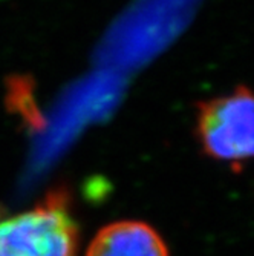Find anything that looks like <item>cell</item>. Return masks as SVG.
<instances>
[{"instance_id":"obj_1","label":"cell","mask_w":254,"mask_h":256,"mask_svg":"<svg viewBox=\"0 0 254 256\" xmlns=\"http://www.w3.org/2000/svg\"><path fill=\"white\" fill-rule=\"evenodd\" d=\"M196 110V136L204 154L242 169L254 150L251 90L239 84L232 94L198 102Z\"/></svg>"},{"instance_id":"obj_2","label":"cell","mask_w":254,"mask_h":256,"mask_svg":"<svg viewBox=\"0 0 254 256\" xmlns=\"http://www.w3.org/2000/svg\"><path fill=\"white\" fill-rule=\"evenodd\" d=\"M77 226L64 200L0 220V256H77Z\"/></svg>"},{"instance_id":"obj_3","label":"cell","mask_w":254,"mask_h":256,"mask_svg":"<svg viewBox=\"0 0 254 256\" xmlns=\"http://www.w3.org/2000/svg\"><path fill=\"white\" fill-rule=\"evenodd\" d=\"M86 256H169V252L163 238L150 226L120 221L98 232Z\"/></svg>"},{"instance_id":"obj_4","label":"cell","mask_w":254,"mask_h":256,"mask_svg":"<svg viewBox=\"0 0 254 256\" xmlns=\"http://www.w3.org/2000/svg\"><path fill=\"white\" fill-rule=\"evenodd\" d=\"M5 106L9 114L18 115L29 129L43 130L46 128V120L35 97V80L29 74H11L6 77Z\"/></svg>"}]
</instances>
